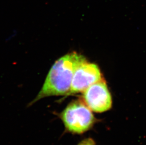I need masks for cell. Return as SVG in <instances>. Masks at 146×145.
Listing matches in <instances>:
<instances>
[{"label":"cell","instance_id":"1","mask_svg":"<svg viewBox=\"0 0 146 145\" xmlns=\"http://www.w3.org/2000/svg\"><path fill=\"white\" fill-rule=\"evenodd\" d=\"M85 61L84 57L76 52L58 59L51 67L41 90L31 104L50 96L68 95L76 69Z\"/></svg>","mask_w":146,"mask_h":145},{"label":"cell","instance_id":"2","mask_svg":"<svg viewBox=\"0 0 146 145\" xmlns=\"http://www.w3.org/2000/svg\"><path fill=\"white\" fill-rule=\"evenodd\" d=\"M60 117L67 131L75 134L87 131L95 122L92 110L80 100L69 104L61 113Z\"/></svg>","mask_w":146,"mask_h":145},{"label":"cell","instance_id":"3","mask_svg":"<svg viewBox=\"0 0 146 145\" xmlns=\"http://www.w3.org/2000/svg\"><path fill=\"white\" fill-rule=\"evenodd\" d=\"M83 100L92 111L95 112H104L112 107V97L103 79L91 85L83 92Z\"/></svg>","mask_w":146,"mask_h":145},{"label":"cell","instance_id":"4","mask_svg":"<svg viewBox=\"0 0 146 145\" xmlns=\"http://www.w3.org/2000/svg\"><path fill=\"white\" fill-rule=\"evenodd\" d=\"M102 75L98 66L84 62L76 69L68 95L84 92L93 84L102 80Z\"/></svg>","mask_w":146,"mask_h":145},{"label":"cell","instance_id":"5","mask_svg":"<svg viewBox=\"0 0 146 145\" xmlns=\"http://www.w3.org/2000/svg\"><path fill=\"white\" fill-rule=\"evenodd\" d=\"M78 145H95V143L92 139L88 138L81 141Z\"/></svg>","mask_w":146,"mask_h":145}]
</instances>
